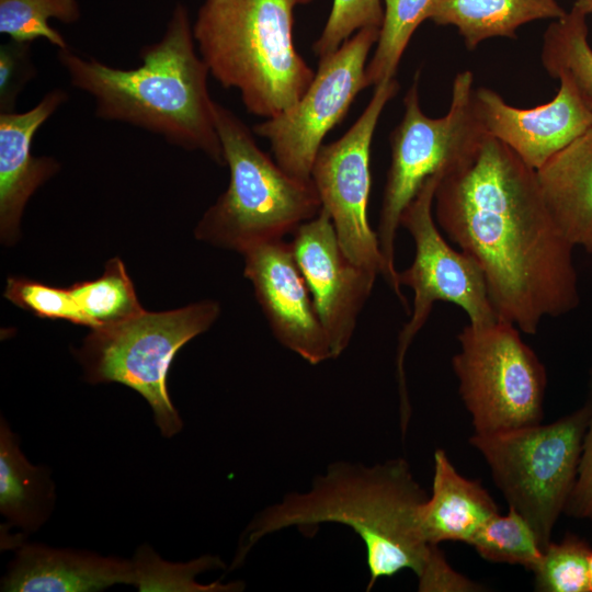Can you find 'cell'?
Masks as SVG:
<instances>
[{
	"mask_svg": "<svg viewBox=\"0 0 592 592\" xmlns=\"http://www.w3.org/2000/svg\"><path fill=\"white\" fill-rule=\"evenodd\" d=\"M433 213L480 267L499 320L535 334L544 318L580 305L574 247L549 213L536 170L497 138L483 133L443 170Z\"/></svg>",
	"mask_w": 592,
	"mask_h": 592,
	"instance_id": "cell-1",
	"label": "cell"
},
{
	"mask_svg": "<svg viewBox=\"0 0 592 592\" xmlns=\"http://www.w3.org/2000/svg\"><path fill=\"white\" fill-rule=\"evenodd\" d=\"M428 499L409 464L395 458L372 467L338 463L310 490L293 492L264 509L242 533L231 567L239 566L264 536L288 527L304 530L340 523L361 537L366 549L369 591L376 581L410 569L419 591H471L475 582L457 573L437 545L422 532L420 510Z\"/></svg>",
	"mask_w": 592,
	"mask_h": 592,
	"instance_id": "cell-2",
	"label": "cell"
},
{
	"mask_svg": "<svg viewBox=\"0 0 592 592\" xmlns=\"http://www.w3.org/2000/svg\"><path fill=\"white\" fill-rule=\"evenodd\" d=\"M57 58L71 84L94 99L98 117L146 129L225 164L208 90L210 71L195 49L184 4L174 7L162 37L141 48L136 68H114L69 47L58 49Z\"/></svg>",
	"mask_w": 592,
	"mask_h": 592,
	"instance_id": "cell-3",
	"label": "cell"
},
{
	"mask_svg": "<svg viewBox=\"0 0 592 592\" xmlns=\"http://www.w3.org/2000/svg\"><path fill=\"white\" fill-rule=\"evenodd\" d=\"M314 0H205L193 23L210 75L265 119L292 109L315 72L294 44V10Z\"/></svg>",
	"mask_w": 592,
	"mask_h": 592,
	"instance_id": "cell-4",
	"label": "cell"
},
{
	"mask_svg": "<svg viewBox=\"0 0 592 592\" xmlns=\"http://www.w3.org/2000/svg\"><path fill=\"white\" fill-rule=\"evenodd\" d=\"M215 119L230 179L198 221L196 239L242 254L283 239L319 214L321 201L311 180L285 172L258 146L251 129L217 102Z\"/></svg>",
	"mask_w": 592,
	"mask_h": 592,
	"instance_id": "cell-5",
	"label": "cell"
},
{
	"mask_svg": "<svg viewBox=\"0 0 592 592\" xmlns=\"http://www.w3.org/2000/svg\"><path fill=\"white\" fill-rule=\"evenodd\" d=\"M589 412L585 402L549 424L469 439L509 508L528 522L543 551L576 483Z\"/></svg>",
	"mask_w": 592,
	"mask_h": 592,
	"instance_id": "cell-6",
	"label": "cell"
},
{
	"mask_svg": "<svg viewBox=\"0 0 592 592\" xmlns=\"http://www.w3.org/2000/svg\"><path fill=\"white\" fill-rule=\"evenodd\" d=\"M220 307L206 299L174 310L143 314L121 323L92 329L76 356L91 384L119 383L150 405L161 434L169 439L183 423L167 389L177 352L217 320Z\"/></svg>",
	"mask_w": 592,
	"mask_h": 592,
	"instance_id": "cell-7",
	"label": "cell"
},
{
	"mask_svg": "<svg viewBox=\"0 0 592 592\" xmlns=\"http://www.w3.org/2000/svg\"><path fill=\"white\" fill-rule=\"evenodd\" d=\"M474 90L473 72H458L448 112L442 117H430L421 109L417 73L403 98V116L390 135V166L376 232L385 265L383 277L405 307L407 301L395 265L400 218L423 182L456 161L485 133L474 113Z\"/></svg>",
	"mask_w": 592,
	"mask_h": 592,
	"instance_id": "cell-8",
	"label": "cell"
},
{
	"mask_svg": "<svg viewBox=\"0 0 592 592\" xmlns=\"http://www.w3.org/2000/svg\"><path fill=\"white\" fill-rule=\"evenodd\" d=\"M512 323H468L452 366L476 434L538 424L544 418L546 369Z\"/></svg>",
	"mask_w": 592,
	"mask_h": 592,
	"instance_id": "cell-9",
	"label": "cell"
},
{
	"mask_svg": "<svg viewBox=\"0 0 592 592\" xmlns=\"http://www.w3.org/2000/svg\"><path fill=\"white\" fill-rule=\"evenodd\" d=\"M443 170L423 182L400 218V226L411 235L415 248L411 265L398 272L400 287L408 286L413 291L411 317L399 333L396 355L402 433H406L411 415L405 357L414 337L425 325L433 305L448 301L458 306L474 326L498 320L480 267L468 254L455 250L445 240L435 221L434 193Z\"/></svg>",
	"mask_w": 592,
	"mask_h": 592,
	"instance_id": "cell-10",
	"label": "cell"
},
{
	"mask_svg": "<svg viewBox=\"0 0 592 592\" xmlns=\"http://www.w3.org/2000/svg\"><path fill=\"white\" fill-rule=\"evenodd\" d=\"M379 33L378 27L354 33L335 52L319 59L314 80L292 109L252 127L255 135L270 143L275 161L288 174L311 180L323 138L366 88V61Z\"/></svg>",
	"mask_w": 592,
	"mask_h": 592,
	"instance_id": "cell-11",
	"label": "cell"
},
{
	"mask_svg": "<svg viewBox=\"0 0 592 592\" xmlns=\"http://www.w3.org/2000/svg\"><path fill=\"white\" fill-rule=\"evenodd\" d=\"M396 78L375 86L374 93L350 129L338 140L322 145L311 169V181L333 223L345 255L375 274H384L377 232L368 221L371 146L386 104L397 94Z\"/></svg>",
	"mask_w": 592,
	"mask_h": 592,
	"instance_id": "cell-12",
	"label": "cell"
},
{
	"mask_svg": "<svg viewBox=\"0 0 592 592\" xmlns=\"http://www.w3.org/2000/svg\"><path fill=\"white\" fill-rule=\"evenodd\" d=\"M291 241L334 358L349 346L377 275L343 252L329 213L303 223Z\"/></svg>",
	"mask_w": 592,
	"mask_h": 592,
	"instance_id": "cell-13",
	"label": "cell"
},
{
	"mask_svg": "<svg viewBox=\"0 0 592 592\" xmlns=\"http://www.w3.org/2000/svg\"><path fill=\"white\" fill-rule=\"evenodd\" d=\"M242 255L243 275L252 284L274 338L309 364L333 360L291 242L283 239L265 242Z\"/></svg>",
	"mask_w": 592,
	"mask_h": 592,
	"instance_id": "cell-14",
	"label": "cell"
},
{
	"mask_svg": "<svg viewBox=\"0 0 592 592\" xmlns=\"http://www.w3.org/2000/svg\"><path fill=\"white\" fill-rule=\"evenodd\" d=\"M554 99L531 109L506 103L494 90L476 88L473 109L482 130L537 170L592 126V112L566 79Z\"/></svg>",
	"mask_w": 592,
	"mask_h": 592,
	"instance_id": "cell-15",
	"label": "cell"
},
{
	"mask_svg": "<svg viewBox=\"0 0 592 592\" xmlns=\"http://www.w3.org/2000/svg\"><path fill=\"white\" fill-rule=\"evenodd\" d=\"M67 99L64 90L54 89L26 112L0 113V234L4 243L15 240L30 197L59 170L52 157L32 153V141Z\"/></svg>",
	"mask_w": 592,
	"mask_h": 592,
	"instance_id": "cell-16",
	"label": "cell"
},
{
	"mask_svg": "<svg viewBox=\"0 0 592 592\" xmlns=\"http://www.w3.org/2000/svg\"><path fill=\"white\" fill-rule=\"evenodd\" d=\"M135 584L133 561L88 551L22 545L2 580L1 591L92 592Z\"/></svg>",
	"mask_w": 592,
	"mask_h": 592,
	"instance_id": "cell-17",
	"label": "cell"
},
{
	"mask_svg": "<svg viewBox=\"0 0 592 592\" xmlns=\"http://www.w3.org/2000/svg\"><path fill=\"white\" fill-rule=\"evenodd\" d=\"M554 220L574 248L592 253V126L536 170Z\"/></svg>",
	"mask_w": 592,
	"mask_h": 592,
	"instance_id": "cell-18",
	"label": "cell"
},
{
	"mask_svg": "<svg viewBox=\"0 0 592 592\" xmlns=\"http://www.w3.org/2000/svg\"><path fill=\"white\" fill-rule=\"evenodd\" d=\"M498 512V506L478 480L457 473L443 449L434 453L432 493L420 510L425 539L432 545L445 540L469 545L479 528Z\"/></svg>",
	"mask_w": 592,
	"mask_h": 592,
	"instance_id": "cell-19",
	"label": "cell"
},
{
	"mask_svg": "<svg viewBox=\"0 0 592 592\" xmlns=\"http://www.w3.org/2000/svg\"><path fill=\"white\" fill-rule=\"evenodd\" d=\"M566 13L557 0H437L430 20L455 26L466 47L475 49L488 38H516V30L532 21Z\"/></svg>",
	"mask_w": 592,
	"mask_h": 592,
	"instance_id": "cell-20",
	"label": "cell"
},
{
	"mask_svg": "<svg viewBox=\"0 0 592 592\" xmlns=\"http://www.w3.org/2000/svg\"><path fill=\"white\" fill-rule=\"evenodd\" d=\"M55 501L47 470L25 458L19 441L2 420L0 426V511L13 526L37 530Z\"/></svg>",
	"mask_w": 592,
	"mask_h": 592,
	"instance_id": "cell-21",
	"label": "cell"
},
{
	"mask_svg": "<svg viewBox=\"0 0 592 592\" xmlns=\"http://www.w3.org/2000/svg\"><path fill=\"white\" fill-rule=\"evenodd\" d=\"M587 16L573 5L551 22L543 35L540 60L551 78L569 81L592 112V46Z\"/></svg>",
	"mask_w": 592,
	"mask_h": 592,
	"instance_id": "cell-22",
	"label": "cell"
},
{
	"mask_svg": "<svg viewBox=\"0 0 592 592\" xmlns=\"http://www.w3.org/2000/svg\"><path fill=\"white\" fill-rule=\"evenodd\" d=\"M69 288L84 326L91 330L121 323L145 311L119 258L109 260L100 277Z\"/></svg>",
	"mask_w": 592,
	"mask_h": 592,
	"instance_id": "cell-23",
	"label": "cell"
},
{
	"mask_svg": "<svg viewBox=\"0 0 592 592\" xmlns=\"http://www.w3.org/2000/svg\"><path fill=\"white\" fill-rule=\"evenodd\" d=\"M437 0H384V21L373 57L366 65L365 86L395 78L402 55L420 24L430 19Z\"/></svg>",
	"mask_w": 592,
	"mask_h": 592,
	"instance_id": "cell-24",
	"label": "cell"
},
{
	"mask_svg": "<svg viewBox=\"0 0 592 592\" xmlns=\"http://www.w3.org/2000/svg\"><path fill=\"white\" fill-rule=\"evenodd\" d=\"M80 16L78 0H0V33L18 42L44 38L58 49L67 48L66 39L48 22L73 24Z\"/></svg>",
	"mask_w": 592,
	"mask_h": 592,
	"instance_id": "cell-25",
	"label": "cell"
},
{
	"mask_svg": "<svg viewBox=\"0 0 592 592\" xmlns=\"http://www.w3.org/2000/svg\"><path fill=\"white\" fill-rule=\"evenodd\" d=\"M469 545L488 561L520 565L530 571L535 570L543 557L533 528L512 508L506 515L497 513L490 517Z\"/></svg>",
	"mask_w": 592,
	"mask_h": 592,
	"instance_id": "cell-26",
	"label": "cell"
},
{
	"mask_svg": "<svg viewBox=\"0 0 592 592\" xmlns=\"http://www.w3.org/2000/svg\"><path fill=\"white\" fill-rule=\"evenodd\" d=\"M135 584L139 591H189L218 592L241 590V583L221 584L219 582L201 584L195 577L206 570L224 567L223 562L212 556H203L184 563L162 560L149 547L138 549L133 560Z\"/></svg>",
	"mask_w": 592,
	"mask_h": 592,
	"instance_id": "cell-27",
	"label": "cell"
},
{
	"mask_svg": "<svg viewBox=\"0 0 592 592\" xmlns=\"http://www.w3.org/2000/svg\"><path fill=\"white\" fill-rule=\"evenodd\" d=\"M590 544L573 533L550 542L533 571L539 592H591L589 578Z\"/></svg>",
	"mask_w": 592,
	"mask_h": 592,
	"instance_id": "cell-28",
	"label": "cell"
},
{
	"mask_svg": "<svg viewBox=\"0 0 592 592\" xmlns=\"http://www.w3.org/2000/svg\"><path fill=\"white\" fill-rule=\"evenodd\" d=\"M382 0H333L328 20L312 45L319 59L335 52L354 33L364 27H382Z\"/></svg>",
	"mask_w": 592,
	"mask_h": 592,
	"instance_id": "cell-29",
	"label": "cell"
},
{
	"mask_svg": "<svg viewBox=\"0 0 592 592\" xmlns=\"http://www.w3.org/2000/svg\"><path fill=\"white\" fill-rule=\"evenodd\" d=\"M4 297L41 318L62 319L84 326L82 315L70 292L26 277H9Z\"/></svg>",
	"mask_w": 592,
	"mask_h": 592,
	"instance_id": "cell-30",
	"label": "cell"
},
{
	"mask_svg": "<svg viewBox=\"0 0 592 592\" xmlns=\"http://www.w3.org/2000/svg\"><path fill=\"white\" fill-rule=\"evenodd\" d=\"M31 44L10 39L0 46V113L15 112L18 96L37 73Z\"/></svg>",
	"mask_w": 592,
	"mask_h": 592,
	"instance_id": "cell-31",
	"label": "cell"
},
{
	"mask_svg": "<svg viewBox=\"0 0 592 592\" xmlns=\"http://www.w3.org/2000/svg\"><path fill=\"white\" fill-rule=\"evenodd\" d=\"M589 421L582 443L580 463L574 487L565 513L570 517L585 520L592 524V367L589 372Z\"/></svg>",
	"mask_w": 592,
	"mask_h": 592,
	"instance_id": "cell-32",
	"label": "cell"
},
{
	"mask_svg": "<svg viewBox=\"0 0 592 592\" xmlns=\"http://www.w3.org/2000/svg\"><path fill=\"white\" fill-rule=\"evenodd\" d=\"M573 5L583 11L587 15H592V0H576Z\"/></svg>",
	"mask_w": 592,
	"mask_h": 592,
	"instance_id": "cell-33",
	"label": "cell"
},
{
	"mask_svg": "<svg viewBox=\"0 0 592 592\" xmlns=\"http://www.w3.org/2000/svg\"><path fill=\"white\" fill-rule=\"evenodd\" d=\"M589 578H590V588L592 592V551L590 553V556H589Z\"/></svg>",
	"mask_w": 592,
	"mask_h": 592,
	"instance_id": "cell-34",
	"label": "cell"
}]
</instances>
